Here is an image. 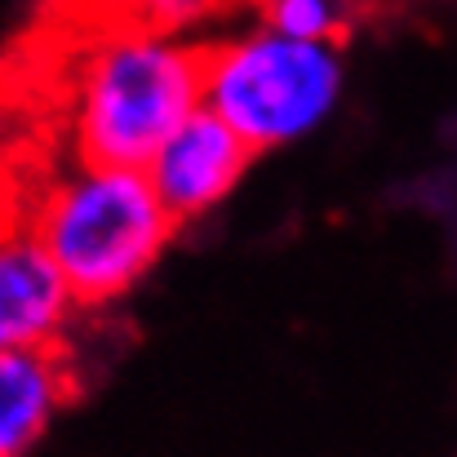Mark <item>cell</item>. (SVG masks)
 Returning <instances> with one entry per match:
<instances>
[{
    "instance_id": "cell-9",
    "label": "cell",
    "mask_w": 457,
    "mask_h": 457,
    "mask_svg": "<svg viewBox=\"0 0 457 457\" xmlns=\"http://www.w3.org/2000/svg\"><path fill=\"white\" fill-rule=\"evenodd\" d=\"M253 22L303 40H346L364 18V0H245Z\"/></svg>"
},
{
    "instance_id": "cell-7",
    "label": "cell",
    "mask_w": 457,
    "mask_h": 457,
    "mask_svg": "<svg viewBox=\"0 0 457 457\" xmlns=\"http://www.w3.org/2000/svg\"><path fill=\"white\" fill-rule=\"evenodd\" d=\"M45 138H54V120L40 85L0 67V204H13L27 178L22 155L36 152Z\"/></svg>"
},
{
    "instance_id": "cell-1",
    "label": "cell",
    "mask_w": 457,
    "mask_h": 457,
    "mask_svg": "<svg viewBox=\"0 0 457 457\" xmlns=\"http://www.w3.org/2000/svg\"><path fill=\"white\" fill-rule=\"evenodd\" d=\"M40 94L62 155L143 169L169 129L204 107V45L182 31L76 18Z\"/></svg>"
},
{
    "instance_id": "cell-8",
    "label": "cell",
    "mask_w": 457,
    "mask_h": 457,
    "mask_svg": "<svg viewBox=\"0 0 457 457\" xmlns=\"http://www.w3.org/2000/svg\"><path fill=\"white\" fill-rule=\"evenodd\" d=\"M240 0H71L76 18H103V22H138L160 31L200 36L222 13H231Z\"/></svg>"
},
{
    "instance_id": "cell-6",
    "label": "cell",
    "mask_w": 457,
    "mask_h": 457,
    "mask_svg": "<svg viewBox=\"0 0 457 457\" xmlns=\"http://www.w3.org/2000/svg\"><path fill=\"white\" fill-rule=\"evenodd\" d=\"M76 395L67 346H0V457H27Z\"/></svg>"
},
{
    "instance_id": "cell-5",
    "label": "cell",
    "mask_w": 457,
    "mask_h": 457,
    "mask_svg": "<svg viewBox=\"0 0 457 457\" xmlns=\"http://www.w3.org/2000/svg\"><path fill=\"white\" fill-rule=\"evenodd\" d=\"M253 160L258 152L222 116H213L209 107H195L187 120L169 129V138L155 147L143 169L152 178L155 195L164 200V209L178 218V227H191L236 195Z\"/></svg>"
},
{
    "instance_id": "cell-2",
    "label": "cell",
    "mask_w": 457,
    "mask_h": 457,
    "mask_svg": "<svg viewBox=\"0 0 457 457\" xmlns=\"http://www.w3.org/2000/svg\"><path fill=\"white\" fill-rule=\"evenodd\" d=\"M13 204L54 253L85 311L125 303L182 231L138 164L62 155V164L27 182Z\"/></svg>"
},
{
    "instance_id": "cell-4",
    "label": "cell",
    "mask_w": 457,
    "mask_h": 457,
    "mask_svg": "<svg viewBox=\"0 0 457 457\" xmlns=\"http://www.w3.org/2000/svg\"><path fill=\"white\" fill-rule=\"evenodd\" d=\"M85 306L18 204H0V346H67Z\"/></svg>"
},
{
    "instance_id": "cell-3",
    "label": "cell",
    "mask_w": 457,
    "mask_h": 457,
    "mask_svg": "<svg viewBox=\"0 0 457 457\" xmlns=\"http://www.w3.org/2000/svg\"><path fill=\"white\" fill-rule=\"evenodd\" d=\"M346 98V49L245 22L204 45V107L258 155L315 138Z\"/></svg>"
}]
</instances>
